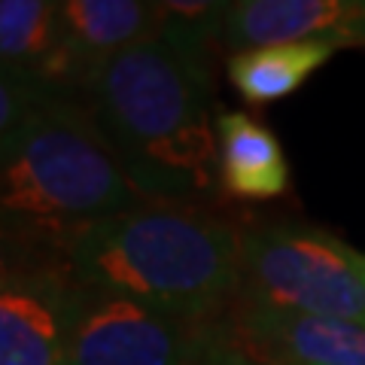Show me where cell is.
<instances>
[{
	"label": "cell",
	"mask_w": 365,
	"mask_h": 365,
	"mask_svg": "<svg viewBox=\"0 0 365 365\" xmlns=\"http://www.w3.org/2000/svg\"><path fill=\"white\" fill-rule=\"evenodd\" d=\"M220 186L225 195L244 201H271L287 195L289 165L280 140L250 113H220Z\"/></svg>",
	"instance_id": "11"
},
{
	"label": "cell",
	"mask_w": 365,
	"mask_h": 365,
	"mask_svg": "<svg viewBox=\"0 0 365 365\" xmlns=\"http://www.w3.org/2000/svg\"><path fill=\"white\" fill-rule=\"evenodd\" d=\"M83 283L55 250L4 244L0 365H64Z\"/></svg>",
	"instance_id": "5"
},
{
	"label": "cell",
	"mask_w": 365,
	"mask_h": 365,
	"mask_svg": "<svg viewBox=\"0 0 365 365\" xmlns=\"http://www.w3.org/2000/svg\"><path fill=\"white\" fill-rule=\"evenodd\" d=\"M241 302L365 326V253L304 222L250 228L241 247Z\"/></svg>",
	"instance_id": "4"
},
{
	"label": "cell",
	"mask_w": 365,
	"mask_h": 365,
	"mask_svg": "<svg viewBox=\"0 0 365 365\" xmlns=\"http://www.w3.org/2000/svg\"><path fill=\"white\" fill-rule=\"evenodd\" d=\"M326 40L365 46V0H235L228 6L222 46L232 52L262 46Z\"/></svg>",
	"instance_id": "7"
},
{
	"label": "cell",
	"mask_w": 365,
	"mask_h": 365,
	"mask_svg": "<svg viewBox=\"0 0 365 365\" xmlns=\"http://www.w3.org/2000/svg\"><path fill=\"white\" fill-rule=\"evenodd\" d=\"M0 146L4 244L67 256L88 225L150 204L91 107L55 101Z\"/></svg>",
	"instance_id": "3"
},
{
	"label": "cell",
	"mask_w": 365,
	"mask_h": 365,
	"mask_svg": "<svg viewBox=\"0 0 365 365\" xmlns=\"http://www.w3.org/2000/svg\"><path fill=\"white\" fill-rule=\"evenodd\" d=\"M88 98L146 201H182L220 186L210 58L155 34L116 55Z\"/></svg>",
	"instance_id": "1"
},
{
	"label": "cell",
	"mask_w": 365,
	"mask_h": 365,
	"mask_svg": "<svg viewBox=\"0 0 365 365\" xmlns=\"http://www.w3.org/2000/svg\"><path fill=\"white\" fill-rule=\"evenodd\" d=\"M0 71L43 79L71 101L79 91L58 21V0H4L0 4Z\"/></svg>",
	"instance_id": "10"
},
{
	"label": "cell",
	"mask_w": 365,
	"mask_h": 365,
	"mask_svg": "<svg viewBox=\"0 0 365 365\" xmlns=\"http://www.w3.org/2000/svg\"><path fill=\"white\" fill-rule=\"evenodd\" d=\"M198 365H280L268 356H259V353L241 347L237 341H232L225 335V329L220 332V338L213 341V347L204 353Z\"/></svg>",
	"instance_id": "14"
},
{
	"label": "cell",
	"mask_w": 365,
	"mask_h": 365,
	"mask_svg": "<svg viewBox=\"0 0 365 365\" xmlns=\"http://www.w3.org/2000/svg\"><path fill=\"white\" fill-rule=\"evenodd\" d=\"M335 52L338 46L326 40L262 46V49L228 55L225 73H228V83L237 88V95L247 104L265 107L292 95V91H299Z\"/></svg>",
	"instance_id": "12"
},
{
	"label": "cell",
	"mask_w": 365,
	"mask_h": 365,
	"mask_svg": "<svg viewBox=\"0 0 365 365\" xmlns=\"http://www.w3.org/2000/svg\"><path fill=\"white\" fill-rule=\"evenodd\" d=\"M228 338L280 365H365V326L350 319L241 304Z\"/></svg>",
	"instance_id": "8"
},
{
	"label": "cell",
	"mask_w": 365,
	"mask_h": 365,
	"mask_svg": "<svg viewBox=\"0 0 365 365\" xmlns=\"http://www.w3.org/2000/svg\"><path fill=\"white\" fill-rule=\"evenodd\" d=\"M58 21L67 58L86 95L116 55L158 34L155 4L140 0H61Z\"/></svg>",
	"instance_id": "9"
},
{
	"label": "cell",
	"mask_w": 365,
	"mask_h": 365,
	"mask_svg": "<svg viewBox=\"0 0 365 365\" xmlns=\"http://www.w3.org/2000/svg\"><path fill=\"white\" fill-rule=\"evenodd\" d=\"M67 101L43 83V79L19 71H0V140L13 137L43 107Z\"/></svg>",
	"instance_id": "13"
},
{
	"label": "cell",
	"mask_w": 365,
	"mask_h": 365,
	"mask_svg": "<svg viewBox=\"0 0 365 365\" xmlns=\"http://www.w3.org/2000/svg\"><path fill=\"white\" fill-rule=\"evenodd\" d=\"M241 247L244 235L220 216L150 201L88 225L67 259L88 289L216 323L241 295Z\"/></svg>",
	"instance_id": "2"
},
{
	"label": "cell",
	"mask_w": 365,
	"mask_h": 365,
	"mask_svg": "<svg viewBox=\"0 0 365 365\" xmlns=\"http://www.w3.org/2000/svg\"><path fill=\"white\" fill-rule=\"evenodd\" d=\"M222 326L83 287L64 365H198Z\"/></svg>",
	"instance_id": "6"
}]
</instances>
